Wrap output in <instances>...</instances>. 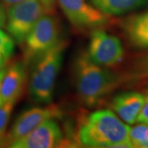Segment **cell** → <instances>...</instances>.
I'll use <instances>...</instances> for the list:
<instances>
[{
	"instance_id": "12",
	"label": "cell",
	"mask_w": 148,
	"mask_h": 148,
	"mask_svg": "<svg viewBox=\"0 0 148 148\" xmlns=\"http://www.w3.org/2000/svg\"><path fill=\"white\" fill-rule=\"evenodd\" d=\"M121 28L133 47L148 49V10L126 17L122 21Z\"/></svg>"
},
{
	"instance_id": "23",
	"label": "cell",
	"mask_w": 148,
	"mask_h": 148,
	"mask_svg": "<svg viewBox=\"0 0 148 148\" xmlns=\"http://www.w3.org/2000/svg\"><path fill=\"white\" fill-rule=\"evenodd\" d=\"M144 123H146V124H147V125H148V120H147V121L144 122Z\"/></svg>"
},
{
	"instance_id": "3",
	"label": "cell",
	"mask_w": 148,
	"mask_h": 148,
	"mask_svg": "<svg viewBox=\"0 0 148 148\" xmlns=\"http://www.w3.org/2000/svg\"><path fill=\"white\" fill-rule=\"evenodd\" d=\"M66 45V43L60 40L36 59L30 78L29 91L32 99L38 103L48 104L53 99L55 81L62 65Z\"/></svg>"
},
{
	"instance_id": "17",
	"label": "cell",
	"mask_w": 148,
	"mask_h": 148,
	"mask_svg": "<svg viewBox=\"0 0 148 148\" xmlns=\"http://www.w3.org/2000/svg\"><path fill=\"white\" fill-rule=\"evenodd\" d=\"M14 104L15 102L12 101L0 104V145L5 137L6 129L14 108Z\"/></svg>"
},
{
	"instance_id": "6",
	"label": "cell",
	"mask_w": 148,
	"mask_h": 148,
	"mask_svg": "<svg viewBox=\"0 0 148 148\" xmlns=\"http://www.w3.org/2000/svg\"><path fill=\"white\" fill-rule=\"evenodd\" d=\"M87 54L95 64L113 67L123 60L124 49L118 37L103 30H95L90 35Z\"/></svg>"
},
{
	"instance_id": "5",
	"label": "cell",
	"mask_w": 148,
	"mask_h": 148,
	"mask_svg": "<svg viewBox=\"0 0 148 148\" xmlns=\"http://www.w3.org/2000/svg\"><path fill=\"white\" fill-rule=\"evenodd\" d=\"M59 26L51 15H45L27 35L24 41V58L27 63L38 59L59 41Z\"/></svg>"
},
{
	"instance_id": "14",
	"label": "cell",
	"mask_w": 148,
	"mask_h": 148,
	"mask_svg": "<svg viewBox=\"0 0 148 148\" xmlns=\"http://www.w3.org/2000/svg\"><path fill=\"white\" fill-rule=\"evenodd\" d=\"M129 139L132 147H148V125L141 123L134 127H130Z\"/></svg>"
},
{
	"instance_id": "20",
	"label": "cell",
	"mask_w": 148,
	"mask_h": 148,
	"mask_svg": "<svg viewBox=\"0 0 148 148\" xmlns=\"http://www.w3.org/2000/svg\"><path fill=\"white\" fill-rule=\"evenodd\" d=\"M1 1L3 2V5L6 8H8L11 6L14 5V4L22 2V1H25V0H1Z\"/></svg>"
},
{
	"instance_id": "11",
	"label": "cell",
	"mask_w": 148,
	"mask_h": 148,
	"mask_svg": "<svg viewBox=\"0 0 148 148\" xmlns=\"http://www.w3.org/2000/svg\"><path fill=\"white\" fill-rule=\"evenodd\" d=\"M146 96L135 91L123 92L117 95L111 102V107L119 117L127 124L137 123Z\"/></svg>"
},
{
	"instance_id": "10",
	"label": "cell",
	"mask_w": 148,
	"mask_h": 148,
	"mask_svg": "<svg viewBox=\"0 0 148 148\" xmlns=\"http://www.w3.org/2000/svg\"><path fill=\"white\" fill-rule=\"evenodd\" d=\"M27 78L26 65L22 62H16L4 70L0 82L1 104L15 102L21 97Z\"/></svg>"
},
{
	"instance_id": "15",
	"label": "cell",
	"mask_w": 148,
	"mask_h": 148,
	"mask_svg": "<svg viewBox=\"0 0 148 148\" xmlns=\"http://www.w3.org/2000/svg\"><path fill=\"white\" fill-rule=\"evenodd\" d=\"M15 43L10 35L0 28V70L8 62L14 52Z\"/></svg>"
},
{
	"instance_id": "19",
	"label": "cell",
	"mask_w": 148,
	"mask_h": 148,
	"mask_svg": "<svg viewBox=\"0 0 148 148\" xmlns=\"http://www.w3.org/2000/svg\"><path fill=\"white\" fill-rule=\"evenodd\" d=\"M7 22V13L4 11L3 7L0 4V28L6 27Z\"/></svg>"
},
{
	"instance_id": "1",
	"label": "cell",
	"mask_w": 148,
	"mask_h": 148,
	"mask_svg": "<svg viewBox=\"0 0 148 148\" xmlns=\"http://www.w3.org/2000/svg\"><path fill=\"white\" fill-rule=\"evenodd\" d=\"M130 127L110 110L90 114L81 126L78 133L82 145L86 147H132Z\"/></svg>"
},
{
	"instance_id": "2",
	"label": "cell",
	"mask_w": 148,
	"mask_h": 148,
	"mask_svg": "<svg viewBox=\"0 0 148 148\" xmlns=\"http://www.w3.org/2000/svg\"><path fill=\"white\" fill-rule=\"evenodd\" d=\"M76 88L78 96L86 106H95L121 82L117 74L102 68L82 52L74 65Z\"/></svg>"
},
{
	"instance_id": "7",
	"label": "cell",
	"mask_w": 148,
	"mask_h": 148,
	"mask_svg": "<svg viewBox=\"0 0 148 148\" xmlns=\"http://www.w3.org/2000/svg\"><path fill=\"white\" fill-rule=\"evenodd\" d=\"M61 116L62 111L54 106L35 107L25 111L14 122L10 132L5 135L1 145L10 147L12 143L25 137L45 121L48 119H58Z\"/></svg>"
},
{
	"instance_id": "22",
	"label": "cell",
	"mask_w": 148,
	"mask_h": 148,
	"mask_svg": "<svg viewBox=\"0 0 148 148\" xmlns=\"http://www.w3.org/2000/svg\"><path fill=\"white\" fill-rule=\"evenodd\" d=\"M146 91H147V93L148 94V84H147V90H146Z\"/></svg>"
},
{
	"instance_id": "4",
	"label": "cell",
	"mask_w": 148,
	"mask_h": 148,
	"mask_svg": "<svg viewBox=\"0 0 148 148\" xmlns=\"http://www.w3.org/2000/svg\"><path fill=\"white\" fill-rule=\"evenodd\" d=\"M53 12L54 0L22 1L8 8L6 28L14 41L21 44L40 18Z\"/></svg>"
},
{
	"instance_id": "9",
	"label": "cell",
	"mask_w": 148,
	"mask_h": 148,
	"mask_svg": "<svg viewBox=\"0 0 148 148\" xmlns=\"http://www.w3.org/2000/svg\"><path fill=\"white\" fill-rule=\"evenodd\" d=\"M63 133L54 119H48L18 141L12 143V148H51L58 147Z\"/></svg>"
},
{
	"instance_id": "21",
	"label": "cell",
	"mask_w": 148,
	"mask_h": 148,
	"mask_svg": "<svg viewBox=\"0 0 148 148\" xmlns=\"http://www.w3.org/2000/svg\"><path fill=\"white\" fill-rule=\"evenodd\" d=\"M4 70H5V69H2V70H0V82H1V79H2V77H3V73H4ZM0 104H1V102H0Z\"/></svg>"
},
{
	"instance_id": "16",
	"label": "cell",
	"mask_w": 148,
	"mask_h": 148,
	"mask_svg": "<svg viewBox=\"0 0 148 148\" xmlns=\"http://www.w3.org/2000/svg\"><path fill=\"white\" fill-rule=\"evenodd\" d=\"M146 78H148V53L135 61L127 79L142 80Z\"/></svg>"
},
{
	"instance_id": "8",
	"label": "cell",
	"mask_w": 148,
	"mask_h": 148,
	"mask_svg": "<svg viewBox=\"0 0 148 148\" xmlns=\"http://www.w3.org/2000/svg\"><path fill=\"white\" fill-rule=\"evenodd\" d=\"M65 16L75 27L88 29L103 26L110 21L107 15L87 0H57Z\"/></svg>"
},
{
	"instance_id": "18",
	"label": "cell",
	"mask_w": 148,
	"mask_h": 148,
	"mask_svg": "<svg viewBox=\"0 0 148 148\" xmlns=\"http://www.w3.org/2000/svg\"><path fill=\"white\" fill-rule=\"evenodd\" d=\"M148 120V95L146 96L145 98V101L143 104V108L140 111L139 114L138 116V119L137 122L138 123H144V122L147 121Z\"/></svg>"
},
{
	"instance_id": "13",
	"label": "cell",
	"mask_w": 148,
	"mask_h": 148,
	"mask_svg": "<svg viewBox=\"0 0 148 148\" xmlns=\"http://www.w3.org/2000/svg\"><path fill=\"white\" fill-rule=\"evenodd\" d=\"M90 3L107 15H121L148 5V0H90Z\"/></svg>"
}]
</instances>
